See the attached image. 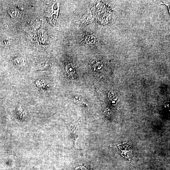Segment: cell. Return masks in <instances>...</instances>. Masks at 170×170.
<instances>
[{
  "instance_id": "6da1fadb",
  "label": "cell",
  "mask_w": 170,
  "mask_h": 170,
  "mask_svg": "<svg viewBox=\"0 0 170 170\" xmlns=\"http://www.w3.org/2000/svg\"><path fill=\"white\" fill-rule=\"evenodd\" d=\"M121 155L129 161H131L133 158L132 148L126 143L119 145H118Z\"/></svg>"
},
{
  "instance_id": "7a4b0ae2",
  "label": "cell",
  "mask_w": 170,
  "mask_h": 170,
  "mask_svg": "<svg viewBox=\"0 0 170 170\" xmlns=\"http://www.w3.org/2000/svg\"><path fill=\"white\" fill-rule=\"evenodd\" d=\"M59 6L58 2H56L52 6L49 18V22L52 25H55L57 19Z\"/></svg>"
},
{
  "instance_id": "3957f363",
  "label": "cell",
  "mask_w": 170,
  "mask_h": 170,
  "mask_svg": "<svg viewBox=\"0 0 170 170\" xmlns=\"http://www.w3.org/2000/svg\"><path fill=\"white\" fill-rule=\"evenodd\" d=\"M93 21L92 15L90 13L87 12L83 16L81 20V26H84L89 23H91Z\"/></svg>"
},
{
  "instance_id": "277c9868",
  "label": "cell",
  "mask_w": 170,
  "mask_h": 170,
  "mask_svg": "<svg viewBox=\"0 0 170 170\" xmlns=\"http://www.w3.org/2000/svg\"><path fill=\"white\" fill-rule=\"evenodd\" d=\"M38 38L40 42L42 43H45L47 40V35L45 31L43 30L39 31L38 32Z\"/></svg>"
},
{
  "instance_id": "5b68a950",
  "label": "cell",
  "mask_w": 170,
  "mask_h": 170,
  "mask_svg": "<svg viewBox=\"0 0 170 170\" xmlns=\"http://www.w3.org/2000/svg\"><path fill=\"white\" fill-rule=\"evenodd\" d=\"M84 40L86 44H95L96 39L94 36L88 35L84 38Z\"/></svg>"
},
{
  "instance_id": "8992f818",
  "label": "cell",
  "mask_w": 170,
  "mask_h": 170,
  "mask_svg": "<svg viewBox=\"0 0 170 170\" xmlns=\"http://www.w3.org/2000/svg\"><path fill=\"white\" fill-rule=\"evenodd\" d=\"M66 71L70 75H73L74 74L75 68L73 64L71 63H68L66 66Z\"/></svg>"
},
{
  "instance_id": "52a82bcc",
  "label": "cell",
  "mask_w": 170,
  "mask_h": 170,
  "mask_svg": "<svg viewBox=\"0 0 170 170\" xmlns=\"http://www.w3.org/2000/svg\"><path fill=\"white\" fill-rule=\"evenodd\" d=\"M8 13L12 17L15 18L17 16L18 13V10L15 8H13L8 11Z\"/></svg>"
},
{
  "instance_id": "ba28073f",
  "label": "cell",
  "mask_w": 170,
  "mask_h": 170,
  "mask_svg": "<svg viewBox=\"0 0 170 170\" xmlns=\"http://www.w3.org/2000/svg\"><path fill=\"white\" fill-rule=\"evenodd\" d=\"M40 25V22L37 20H35L32 23V25L34 28H37Z\"/></svg>"
}]
</instances>
